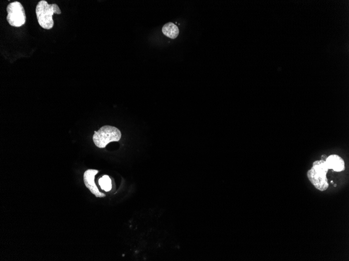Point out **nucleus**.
Returning <instances> with one entry per match:
<instances>
[{
    "instance_id": "7ed1b4c3",
    "label": "nucleus",
    "mask_w": 349,
    "mask_h": 261,
    "mask_svg": "<svg viewBox=\"0 0 349 261\" xmlns=\"http://www.w3.org/2000/svg\"><path fill=\"white\" fill-rule=\"evenodd\" d=\"M122 137L121 132L116 127L104 126L98 131L95 132L93 140L95 145L100 148H105L106 146L114 141H119Z\"/></svg>"
},
{
    "instance_id": "f03ea898",
    "label": "nucleus",
    "mask_w": 349,
    "mask_h": 261,
    "mask_svg": "<svg viewBox=\"0 0 349 261\" xmlns=\"http://www.w3.org/2000/svg\"><path fill=\"white\" fill-rule=\"evenodd\" d=\"M61 13L59 7L56 4H49L45 0L38 2L36 8V14L39 25L45 29H50L54 25L53 14Z\"/></svg>"
},
{
    "instance_id": "423d86ee",
    "label": "nucleus",
    "mask_w": 349,
    "mask_h": 261,
    "mask_svg": "<svg viewBox=\"0 0 349 261\" xmlns=\"http://www.w3.org/2000/svg\"><path fill=\"white\" fill-rule=\"evenodd\" d=\"M325 161L329 170H333L336 172H341L345 170V162L340 156L331 155L327 158Z\"/></svg>"
},
{
    "instance_id": "20e7f679",
    "label": "nucleus",
    "mask_w": 349,
    "mask_h": 261,
    "mask_svg": "<svg viewBox=\"0 0 349 261\" xmlns=\"http://www.w3.org/2000/svg\"><path fill=\"white\" fill-rule=\"evenodd\" d=\"M8 23L10 26L19 27L26 22V14L23 6L17 1L10 3L7 6Z\"/></svg>"
},
{
    "instance_id": "1a4fd4ad",
    "label": "nucleus",
    "mask_w": 349,
    "mask_h": 261,
    "mask_svg": "<svg viewBox=\"0 0 349 261\" xmlns=\"http://www.w3.org/2000/svg\"><path fill=\"white\" fill-rule=\"evenodd\" d=\"M334 187H336V184H335Z\"/></svg>"
},
{
    "instance_id": "0eeeda50",
    "label": "nucleus",
    "mask_w": 349,
    "mask_h": 261,
    "mask_svg": "<svg viewBox=\"0 0 349 261\" xmlns=\"http://www.w3.org/2000/svg\"><path fill=\"white\" fill-rule=\"evenodd\" d=\"M162 32L164 35L171 39L176 38L179 33L178 27L173 23L166 24L162 28Z\"/></svg>"
},
{
    "instance_id": "f257e3e1",
    "label": "nucleus",
    "mask_w": 349,
    "mask_h": 261,
    "mask_svg": "<svg viewBox=\"0 0 349 261\" xmlns=\"http://www.w3.org/2000/svg\"><path fill=\"white\" fill-rule=\"evenodd\" d=\"M329 169L324 160L316 161L313 167L307 173L308 177L314 187L321 191L326 190L329 187L327 174Z\"/></svg>"
},
{
    "instance_id": "6e6552de",
    "label": "nucleus",
    "mask_w": 349,
    "mask_h": 261,
    "mask_svg": "<svg viewBox=\"0 0 349 261\" xmlns=\"http://www.w3.org/2000/svg\"><path fill=\"white\" fill-rule=\"evenodd\" d=\"M99 182L102 189L106 192L111 190L112 188V180L108 176H103L99 179Z\"/></svg>"
},
{
    "instance_id": "39448f33",
    "label": "nucleus",
    "mask_w": 349,
    "mask_h": 261,
    "mask_svg": "<svg viewBox=\"0 0 349 261\" xmlns=\"http://www.w3.org/2000/svg\"><path fill=\"white\" fill-rule=\"evenodd\" d=\"M99 171L96 170H87L84 174L83 180L85 186L95 195L97 198H104L105 194L101 192L95 183V178Z\"/></svg>"
}]
</instances>
